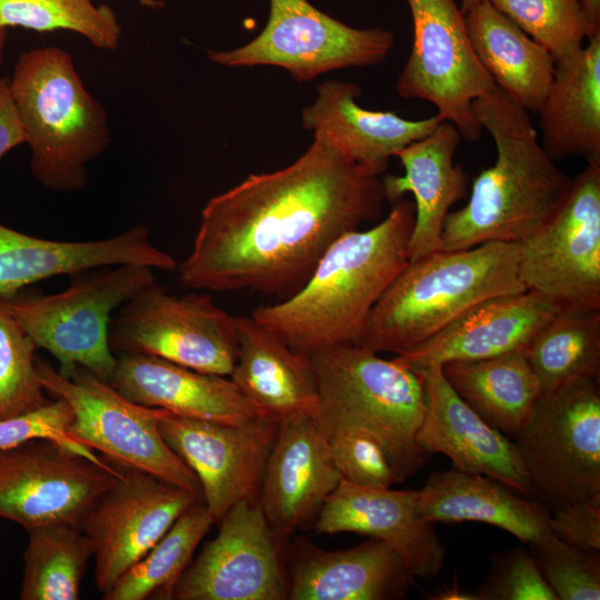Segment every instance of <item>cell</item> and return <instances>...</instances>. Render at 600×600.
I'll return each instance as SVG.
<instances>
[{
  "mask_svg": "<svg viewBox=\"0 0 600 600\" xmlns=\"http://www.w3.org/2000/svg\"><path fill=\"white\" fill-rule=\"evenodd\" d=\"M341 480L326 436L312 414L279 422L258 502L282 539L318 516Z\"/></svg>",
  "mask_w": 600,
  "mask_h": 600,
  "instance_id": "obj_20",
  "label": "cell"
},
{
  "mask_svg": "<svg viewBox=\"0 0 600 600\" xmlns=\"http://www.w3.org/2000/svg\"><path fill=\"white\" fill-rule=\"evenodd\" d=\"M472 112L494 142L496 160L473 179L466 206L448 213L440 250L522 243L552 218L573 182L543 150L529 112L500 87L473 100Z\"/></svg>",
  "mask_w": 600,
  "mask_h": 600,
  "instance_id": "obj_3",
  "label": "cell"
},
{
  "mask_svg": "<svg viewBox=\"0 0 600 600\" xmlns=\"http://www.w3.org/2000/svg\"><path fill=\"white\" fill-rule=\"evenodd\" d=\"M502 482L456 468L432 471L418 490V511L428 522L477 521L498 527L526 544L554 540L550 510L533 498H520Z\"/></svg>",
  "mask_w": 600,
  "mask_h": 600,
  "instance_id": "obj_28",
  "label": "cell"
},
{
  "mask_svg": "<svg viewBox=\"0 0 600 600\" xmlns=\"http://www.w3.org/2000/svg\"><path fill=\"white\" fill-rule=\"evenodd\" d=\"M462 137L449 121H441L427 137L398 152L404 173L381 178L386 200L394 203L413 196L414 222L408 241L409 261L437 252L450 208L466 197L469 178L454 154Z\"/></svg>",
  "mask_w": 600,
  "mask_h": 600,
  "instance_id": "obj_25",
  "label": "cell"
},
{
  "mask_svg": "<svg viewBox=\"0 0 600 600\" xmlns=\"http://www.w3.org/2000/svg\"><path fill=\"white\" fill-rule=\"evenodd\" d=\"M120 468L96 461L51 439H32L0 450V518L27 530L80 522L120 476Z\"/></svg>",
  "mask_w": 600,
  "mask_h": 600,
  "instance_id": "obj_13",
  "label": "cell"
},
{
  "mask_svg": "<svg viewBox=\"0 0 600 600\" xmlns=\"http://www.w3.org/2000/svg\"><path fill=\"white\" fill-rule=\"evenodd\" d=\"M37 346L0 301V420L47 406L38 368Z\"/></svg>",
  "mask_w": 600,
  "mask_h": 600,
  "instance_id": "obj_37",
  "label": "cell"
},
{
  "mask_svg": "<svg viewBox=\"0 0 600 600\" xmlns=\"http://www.w3.org/2000/svg\"><path fill=\"white\" fill-rule=\"evenodd\" d=\"M412 18V47L396 89L404 99H421L451 122L462 139L482 136L472 102L496 87L469 40L464 13L456 0H403Z\"/></svg>",
  "mask_w": 600,
  "mask_h": 600,
  "instance_id": "obj_12",
  "label": "cell"
},
{
  "mask_svg": "<svg viewBox=\"0 0 600 600\" xmlns=\"http://www.w3.org/2000/svg\"><path fill=\"white\" fill-rule=\"evenodd\" d=\"M519 274L563 307L600 308V163L587 162L552 218L520 243Z\"/></svg>",
  "mask_w": 600,
  "mask_h": 600,
  "instance_id": "obj_14",
  "label": "cell"
},
{
  "mask_svg": "<svg viewBox=\"0 0 600 600\" xmlns=\"http://www.w3.org/2000/svg\"><path fill=\"white\" fill-rule=\"evenodd\" d=\"M513 442L549 510L600 496L599 380L542 392Z\"/></svg>",
  "mask_w": 600,
  "mask_h": 600,
  "instance_id": "obj_9",
  "label": "cell"
},
{
  "mask_svg": "<svg viewBox=\"0 0 600 600\" xmlns=\"http://www.w3.org/2000/svg\"><path fill=\"white\" fill-rule=\"evenodd\" d=\"M562 307L533 290L493 297L393 359L418 371L450 361L487 359L526 350Z\"/></svg>",
  "mask_w": 600,
  "mask_h": 600,
  "instance_id": "obj_22",
  "label": "cell"
},
{
  "mask_svg": "<svg viewBox=\"0 0 600 600\" xmlns=\"http://www.w3.org/2000/svg\"><path fill=\"white\" fill-rule=\"evenodd\" d=\"M472 49L498 87L538 113L553 79L551 54L489 0L464 13Z\"/></svg>",
  "mask_w": 600,
  "mask_h": 600,
  "instance_id": "obj_30",
  "label": "cell"
},
{
  "mask_svg": "<svg viewBox=\"0 0 600 600\" xmlns=\"http://www.w3.org/2000/svg\"><path fill=\"white\" fill-rule=\"evenodd\" d=\"M37 368L47 393L63 400L72 411L69 438L113 463L149 472L202 498L198 478L159 430L163 409L128 400L108 381L79 366L63 376L37 358Z\"/></svg>",
  "mask_w": 600,
  "mask_h": 600,
  "instance_id": "obj_8",
  "label": "cell"
},
{
  "mask_svg": "<svg viewBox=\"0 0 600 600\" xmlns=\"http://www.w3.org/2000/svg\"><path fill=\"white\" fill-rule=\"evenodd\" d=\"M540 143L553 160L600 163V32L577 53L556 62L538 111Z\"/></svg>",
  "mask_w": 600,
  "mask_h": 600,
  "instance_id": "obj_29",
  "label": "cell"
},
{
  "mask_svg": "<svg viewBox=\"0 0 600 600\" xmlns=\"http://www.w3.org/2000/svg\"><path fill=\"white\" fill-rule=\"evenodd\" d=\"M9 27L71 31L106 51L116 50L122 38L116 12L92 0H0V28Z\"/></svg>",
  "mask_w": 600,
  "mask_h": 600,
  "instance_id": "obj_35",
  "label": "cell"
},
{
  "mask_svg": "<svg viewBox=\"0 0 600 600\" xmlns=\"http://www.w3.org/2000/svg\"><path fill=\"white\" fill-rule=\"evenodd\" d=\"M7 37H8L7 29L0 28V67H1V64L3 62V58H4Z\"/></svg>",
  "mask_w": 600,
  "mask_h": 600,
  "instance_id": "obj_47",
  "label": "cell"
},
{
  "mask_svg": "<svg viewBox=\"0 0 600 600\" xmlns=\"http://www.w3.org/2000/svg\"><path fill=\"white\" fill-rule=\"evenodd\" d=\"M442 373L456 393L488 424L514 439L542 394L526 350L450 361Z\"/></svg>",
  "mask_w": 600,
  "mask_h": 600,
  "instance_id": "obj_31",
  "label": "cell"
},
{
  "mask_svg": "<svg viewBox=\"0 0 600 600\" xmlns=\"http://www.w3.org/2000/svg\"><path fill=\"white\" fill-rule=\"evenodd\" d=\"M314 531L381 540L421 579L436 577L444 564L446 547L433 523L418 511V490L362 487L341 479L320 509Z\"/></svg>",
  "mask_w": 600,
  "mask_h": 600,
  "instance_id": "obj_19",
  "label": "cell"
},
{
  "mask_svg": "<svg viewBox=\"0 0 600 600\" xmlns=\"http://www.w3.org/2000/svg\"><path fill=\"white\" fill-rule=\"evenodd\" d=\"M384 200L380 177L314 134L291 164L208 200L179 278L193 289L288 299L336 240L380 217Z\"/></svg>",
  "mask_w": 600,
  "mask_h": 600,
  "instance_id": "obj_1",
  "label": "cell"
},
{
  "mask_svg": "<svg viewBox=\"0 0 600 600\" xmlns=\"http://www.w3.org/2000/svg\"><path fill=\"white\" fill-rule=\"evenodd\" d=\"M117 466L120 476L80 522L92 546L96 584L102 594L148 553L190 506L202 500L149 472Z\"/></svg>",
  "mask_w": 600,
  "mask_h": 600,
  "instance_id": "obj_15",
  "label": "cell"
},
{
  "mask_svg": "<svg viewBox=\"0 0 600 600\" xmlns=\"http://www.w3.org/2000/svg\"><path fill=\"white\" fill-rule=\"evenodd\" d=\"M549 526L560 541L599 553L600 496L550 510Z\"/></svg>",
  "mask_w": 600,
  "mask_h": 600,
  "instance_id": "obj_42",
  "label": "cell"
},
{
  "mask_svg": "<svg viewBox=\"0 0 600 600\" xmlns=\"http://www.w3.org/2000/svg\"><path fill=\"white\" fill-rule=\"evenodd\" d=\"M158 424L167 444L198 478L214 523L238 502L258 501L278 422L257 417L220 423L164 410Z\"/></svg>",
  "mask_w": 600,
  "mask_h": 600,
  "instance_id": "obj_17",
  "label": "cell"
},
{
  "mask_svg": "<svg viewBox=\"0 0 600 600\" xmlns=\"http://www.w3.org/2000/svg\"><path fill=\"white\" fill-rule=\"evenodd\" d=\"M477 600H558L529 549L518 547L492 556Z\"/></svg>",
  "mask_w": 600,
  "mask_h": 600,
  "instance_id": "obj_40",
  "label": "cell"
},
{
  "mask_svg": "<svg viewBox=\"0 0 600 600\" xmlns=\"http://www.w3.org/2000/svg\"><path fill=\"white\" fill-rule=\"evenodd\" d=\"M108 382L134 403L182 417L220 423L260 417L229 377L199 372L153 356L120 353Z\"/></svg>",
  "mask_w": 600,
  "mask_h": 600,
  "instance_id": "obj_26",
  "label": "cell"
},
{
  "mask_svg": "<svg viewBox=\"0 0 600 600\" xmlns=\"http://www.w3.org/2000/svg\"><path fill=\"white\" fill-rule=\"evenodd\" d=\"M319 392L314 414L353 424L383 449L397 483L430 459L416 437L424 413L421 376L358 342L337 344L310 356Z\"/></svg>",
  "mask_w": 600,
  "mask_h": 600,
  "instance_id": "obj_6",
  "label": "cell"
},
{
  "mask_svg": "<svg viewBox=\"0 0 600 600\" xmlns=\"http://www.w3.org/2000/svg\"><path fill=\"white\" fill-rule=\"evenodd\" d=\"M416 372L422 378L426 401L416 437L418 446L428 454L447 456L458 470L491 477L533 498L534 489L514 442L456 393L441 366Z\"/></svg>",
  "mask_w": 600,
  "mask_h": 600,
  "instance_id": "obj_18",
  "label": "cell"
},
{
  "mask_svg": "<svg viewBox=\"0 0 600 600\" xmlns=\"http://www.w3.org/2000/svg\"><path fill=\"white\" fill-rule=\"evenodd\" d=\"M283 554L290 600H399L416 578L389 544L373 538L341 550L298 538Z\"/></svg>",
  "mask_w": 600,
  "mask_h": 600,
  "instance_id": "obj_21",
  "label": "cell"
},
{
  "mask_svg": "<svg viewBox=\"0 0 600 600\" xmlns=\"http://www.w3.org/2000/svg\"><path fill=\"white\" fill-rule=\"evenodd\" d=\"M218 523V534L186 568L172 599H288L283 539L270 526L259 502H238Z\"/></svg>",
  "mask_w": 600,
  "mask_h": 600,
  "instance_id": "obj_16",
  "label": "cell"
},
{
  "mask_svg": "<svg viewBox=\"0 0 600 600\" xmlns=\"http://www.w3.org/2000/svg\"><path fill=\"white\" fill-rule=\"evenodd\" d=\"M322 429L341 479L362 487L390 488L397 478L379 442L367 431L313 414Z\"/></svg>",
  "mask_w": 600,
  "mask_h": 600,
  "instance_id": "obj_38",
  "label": "cell"
},
{
  "mask_svg": "<svg viewBox=\"0 0 600 600\" xmlns=\"http://www.w3.org/2000/svg\"><path fill=\"white\" fill-rule=\"evenodd\" d=\"M112 352L158 357L209 374L229 377L238 357L236 317L208 294H170L157 280L111 318Z\"/></svg>",
  "mask_w": 600,
  "mask_h": 600,
  "instance_id": "obj_10",
  "label": "cell"
},
{
  "mask_svg": "<svg viewBox=\"0 0 600 600\" xmlns=\"http://www.w3.org/2000/svg\"><path fill=\"white\" fill-rule=\"evenodd\" d=\"M427 598L432 600H477L474 592L470 593L460 590L456 583L443 586V588L434 591L433 594H428Z\"/></svg>",
  "mask_w": 600,
  "mask_h": 600,
  "instance_id": "obj_44",
  "label": "cell"
},
{
  "mask_svg": "<svg viewBox=\"0 0 600 600\" xmlns=\"http://www.w3.org/2000/svg\"><path fill=\"white\" fill-rule=\"evenodd\" d=\"M72 417L70 407L63 400L52 399L50 403L39 410L17 418L0 420V450L32 439H51L84 457L102 461L103 459L93 453L91 449L68 437L67 427Z\"/></svg>",
  "mask_w": 600,
  "mask_h": 600,
  "instance_id": "obj_41",
  "label": "cell"
},
{
  "mask_svg": "<svg viewBox=\"0 0 600 600\" xmlns=\"http://www.w3.org/2000/svg\"><path fill=\"white\" fill-rule=\"evenodd\" d=\"M584 2L590 24L596 31H600V0H584Z\"/></svg>",
  "mask_w": 600,
  "mask_h": 600,
  "instance_id": "obj_45",
  "label": "cell"
},
{
  "mask_svg": "<svg viewBox=\"0 0 600 600\" xmlns=\"http://www.w3.org/2000/svg\"><path fill=\"white\" fill-rule=\"evenodd\" d=\"M489 1L541 44L554 62L577 53L586 39L600 32L590 24L584 0Z\"/></svg>",
  "mask_w": 600,
  "mask_h": 600,
  "instance_id": "obj_36",
  "label": "cell"
},
{
  "mask_svg": "<svg viewBox=\"0 0 600 600\" xmlns=\"http://www.w3.org/2000/svg\"><path fill=\"white\" fill-rule=\"evenodd\" d=\"M238 357L230 380L260 417L314 414L319 392L310 356L294 351L250 316L236 317Z\"/></svg>",
  "mask_w": 600,
  "mask_h": 600,
  "instance_id": "obj_27",
  "label": "cell"
},
{
  "mask_svg": "<svg viewBox=\"0 0 600 600\" xmlns=\"http://www.w3.org/2000/svg\"><path fill=\"white\" fill-rule=\"evenodd\" d=\"M263 30L232 50H208V58L223 67L273 66L299 82L332 70L370 67L383 62L394 44L388 29L352 28L320 11L308 0H269Z\"/></svg>",
  "mask_w": 600,
  "mask_h": 600,
  "instance_id": "obj_11",
  "label": "cell"
},
{
  "mask_svg": "<svg viewBox=\"0 0 600 600\" xmlns=\"http://www.w3.org/2000/svg\"><path fill=\"white\" fill-rule=\"evenodd\" d=\"M138 2V4L150 8V9H160L164 7V2L160 0H133Z\"/></svg>",
  "mask_w": 600,
  "mask_h": 600,
  "instance_id": "obj_46",
  "label": "cell"
},
{
  "mask_svg": "<svg viewBox=\"0 0 600 600\" xmlns=\"http://www.w3.org/2000/svg\"><path fill=\"white\" fill-rule=\"evenodd\" d=\"M21 600H77L92 557L79 524L56 523L27 530Z\"/></svg>",
  "mask_w": 600,
  "mask_h": 600,
  "instance_id": "obj_33",
  "label": "cell"
},
{
  "mask_svg": "<svg viewBox=\"0 0 600 600\" xmlns=\"http://www.w3.org/2000/svg\"><path fill=\"white\" fill-rule=\"evenodd\" d=\"M153 270L138 263L89 269L71 274L60 292L24 288L0 301L37 348L59 361L61 374L79 366L108 381L117 362L109 343L112 313L157 280Z\"/></svg>",
  "mask_w": 600,
  "mask_h": 600,
  "instance_id": "obj_7",
  "label": "cell"
},
{
  "mask_svg": "<svg viewBox=\"0 0 600 600\" xmlns=\"http://www.w3.org/2000/svg\"><path fill=\"white\" fill-rule=\"evenodd\" d=\"M10 90L30 149V169L44 188L83 190L88 164L111 142L109 116L86 88L71 54L59 47L23 51Z\"/></svg>",
  "mask_w": 600,
  "mask_h": 600,
  "instance_id": "obj_5",
  "label": "cell"
},
{
  "mask_svg": "<svg viewBox=\"0 0 600 600\" xmlns=\"http://www.w3.org/2000/svg\"><path fill=\"white\" fill-rule=\"evenodd\" d=\"M213 523L203 500L196 501L148 553L103 593V600L172 599L176 583Z\"/></svg>",
  "mask_w": 600,
  "mask_h": 600,
  "instance_id": "obj_34",
  "label": "cell"
},
{
  "mask_svg": "<svg viewBox=\"0 0 600 600\" xmlns=\"http://www.w3.org/2000/svg\"><path fill=\"white\" fill-rule=\"evenodd\" d=\"M542 392L600 378V308L562 307L526 349Z\"/></svg>",
  "mask_w": 600,
  "mask_h": 600,
  "instance_id": "obj_32",
  "label": "cell"
},
{
  "mask_svg": "<svg viewBox=\"0 0 600 600\" xmlns=\"http://www.w3.org/2000/svg\"><path fill=\"white\" fill-rule=\"evenodd\" d=\"M413 222V201H396L376 226L336 240L298 292L251 317L307 356L358 342L370 311L409 262Z\"/></svg>",
  "mask_w": 600,
  "mask_h": 600,
  "instance_id": "obj_2",
  "label": "cell"
},
{
  "mask_svg": "<svg viewBox=\"0 0 600 600\" xmlns=\"http://www.w3.org/2000/svg\"><path fill=\"white\" fill-rule=\"evenodd\" d=\"M26 143L24 131L10 90V78H0V159Z\"/></svg>",
  "mask_w": 600,
  "mask_h": 600,
  "instance_id": "obj_43",
  "label": "cell"
},
{
  "mask_svg": "<svg viewBox=\"0 0 600 600\" xmlns=\"http://www.w3.org/2000/svg\"><path fill=\"white\" fill-rule=\"evenodd\" d=\"M519 260L520 243L487 242L409 261L370 311L358 343L378 353L399 354L472 307L528 290Z\"/></svg>",
  "mask_w": 600,
  "mask_h": 600,
  "instance_id": "obj_4",
  "label": "cell"
},
{
  "mask_svg": "<svg viewBox=\"0 0 600 600\" xmlns=\"http://www.w3.org/2000/svg\"><path fill=\"white\" fill-rule=\"evenodd\" d=\"M558 600L600 599V557L560 541L528 544Z\"/></svg>",
  "mask_w": 600,
  "mask_h": 600,
  "instance_id": "obj_39",
  "label": "cell"
},
{
  "mask_svg": "<svg viewBox=\"0 0 600 600\" xmlns=\"http://www.w3.org/2000/svg\"><path fill=\"white\" fill-rule=\"evenodd\" d=\"M126 263L163 271L178 269L174 258L151 242L143 224L89 241L43 239L0 224V297L54 276Z\"/></svg>",
  "mask_w": 600,
  "mask_h": 600,
  "instance_id": "obj_23",
  "label": "cell"
},
{
  "mask_svg": "<svg viewBox=\"0 0 600 600\" xmlns=\"http://www.w3.org/2000/svg\"><path fill=\"white\" fill-rule=\"evenodd\" d=\"M360 97L361 90L353 82L324 81L317 88L314 102L302 110V126L378 177L392 157L430 134L442 121L438 114L411 120L393 111L368 110L358 104Z\"/></svg>",
  "mask_w": 600,
  "mask_h": 600,
  "instance_id": "obj_24",
  "label": "cell"
},
{
  "mask_svg": "<svg viewBox=\"0 0 600 600\" xmlns=\"http://www.w3.org/2000/svg\"><path fill=\"white\" fill-rule=\"evenodd\" d=\"M483 0H460V9L463 13H466L470 8L476 6L477 3L481 2Z\"/></svg>",
  "mask_w": 600,
  "mask_h": 600,
  "instance_id": "obj_48",
  "label": "cell"
}]
</instances>
